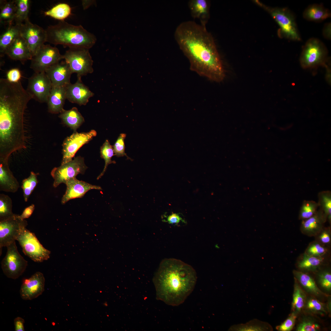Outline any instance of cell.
I'll return each mask as SVG.
<instances>
[{
  "label": "cell",
  "instance_id": "cell-1",
  "mask_svg": "<svg viewBox=\"0 0 331 331\" xmlns=\"http://www.w3.org/2000/svg\"><path fill=\"white\" fill-rule=\"evenodd\" d=\"M175 37L189 61L191 70L213 81L223 80L225 74L221 61L206 27L193 21H184L177 27Z\"/></svg>",
  "mask_w": 331,
  "mask_h": 331
},
{
  "label": "cell",
  "instance_id": "cell-2",
  "mask_svg": "<svg viewBox=\"0 0 331 331\" xmlns=\"http://www.w3.org/2000/svg\"><path fill=\"white\" fill-rule=\"evenodd\" d=\"M197 279L191 266L179 259L165 258L153 278L156 299L169 305H179L193 291Z\"/></svg>",
  "mask_w": 331,
  "mask_h": 331
},
{
  "label": "cell",
  "instance_id": "cell-3",
  "mask_svg": "<svg viewBox=\"0 0 331 331\" xmlns=\"http://www.w3.org/2000/svg\"><path fill=\"white\" fill-rule=\"evenodd\" d=\"M45 31L46 42L55 45H62L69 48H82L89 49L97 40L93 34L82 25H74L64 21L48 26Z\"/></svg>",
  "mask_w": 331,
  "mask_h": 331
},
{
  "label": "cell",
  "instance_id": "cell-4",
  "mask_svg": "<svg viewBox=\"0 0 331 331\" xmlns=\"http://www.w3.org/2000/svg\"><path fill=\"white\" fill-rule=\"evenodd\" d=\"M262 6L268 12L278 25V34L280 37L294 41L301 40L295 17L289 9L271 8L263 5Z\"/></svg>",
  "mask_w": 331,
  "mask_h": 331
},
{
  "label": "cell",
  "instance_id": "cell-5",
  "mask_svg": "<svg viewBox=\"0 0 331 331\" xmlns=\"http://www.w3.org/2000/svg\"><path fill=\"white\" fill-rule=\"evenodd\" d=\"M328 55L327 48L321 40L315 38H310L302 48L299 60L300 65L305 69L326 66Z\"/></svg>",
  "mask_w": 331,
  "mask_h": 331
},
{
  "label": "cell",
  "instance_id": "cell-6",
  "mask_svg": "<svg viewBox=\"0 0 331 331\" xmlns=\"http://www.w3.org/2000/svg\"><path fill=\"white\" fill-rule=\"evenodd\" d=\"M63 55L64 60L72 73L81 77L93 73V61L89 49L82 48H70Z\"/></svg>",
  "mask_w": 331,
  "mask_h": 331
},
{
  "label": "cell",
  "instance_id": "cell-7",
  "mask_svg": "<svg viewBox=\"0 0 331 331\" xmlns=\"http://www.w3.org/2000/svg\"><path fill=\"white\" fill-rule=\"evenodd\" d=\"M16 240L24 254L33 261L41 262L49 258L51 251L44 248L35 234L26 228L21 232Z\"/></svg>",
  "mask_w": 331,
  "mask_h": 331
},
{
  "label": "cell",
  "instance_id": "cell-8",
  "mask_svg": "<svg viewBox=\"0 0 331 331\" xmlns=\"http://www.w3.org/2000/svg\"><path fill=\"white\" fill-rule=\"evenodd\" d=\"M6 247L7 251L1 261V268L4 274L8 278L16 279L24 272L28 262L18 252L15 241Z\"/></svg>",
  "mask_w": 331,
  "mask_h": 331
},
{
  "label": "cell",
  "instance_id": "cell-9",
  "mask_svg": "<svg viewBox=\"0 0 331 331\" xmlns=\"http://www.w3.org/2000/svg\"><path fill=\"white\" fill-rule=\"evenodd\" d=\"M87 168L83 158L81 156L74 157V159L58 167H54L51 174L54 180L53 186L55 188L63 183L65 184L69 180L75 178L79 174H84Z\"/></svg>",
  "mask_w": 331,
  "mask_h": 331
},
{
  "label": "cell",
  "instance_id": "cell-10",
  "mask_svg": "<svg viewBox=\"0 0 331 331\" xmlns=\"http://www.w3.org/2000/svg\"><path fill=\"white\" fill-rule=\"evenodd\" d=\"M63 59L58 49L49 44H44L32 56L30 67L35 73L45 72L50 67Z\"/></svg>",
  "mask_w": 331,
  "mask_h": 331
},
{
  "label": "cell",
  "instance_id": "cell-11",
  "mask_svg": "<svg viewBox=\"0 0 331 331\" xmlns=\"http://www.w3.org/2000/svg\"><path fill=\"white\" fill-rule=\"evenodd\" d=\"M28 225L27 221L22 219L20 215L14 214L10 218L0 221V255L3 247L16 240L17 238Z\"/></svg>",
  "mask_w": 331,
  "mask_h": 331
},
{
  "label": "cell",
  "instance_id": "cell-12",
  "mask_svg": "<svg viewBox=\"0 0 331 331\" xmlns=\"http://www.w3.org/2000/svg\"><path fill=\"white\" fill-rule=\"evenodd\" d=\"M97 133L94 130L87 132H75L67 137L62 144L63 158L61 164L72 159L77 151L84 145L88 143L96 136Z\"/></svg>",
  "mask_w": 331,
  "mask_h": 331
},
{
  "label": "cell",
  "instance_id": "cell-13",
  "mask_svg": "<svg viewBox=\"0 0 331 331\" xmlns=\"http://www.w3.org/2000/svg\"><path fill=\"white\" fill-rule=\"evenodd\" d=\"M52 88L45 72L35 73L28 80L26 89L33 98L40 103H47Z\"/></svg>",
  "mask_w": 331,
  "mask_h": 331
},
{
  "label": "cell",
  "instance_id": "cell-14",
  "mask_svg": "<svg viewBox=\"0 0 331 331\" xmlns=\"http://www.w3.org/2000/svg\"><path fill=\"white\" fill-rule=\"evenodd\" d=\"M20 34L24 39L32 56L46 42L45 30L29 20L20 24Z\"/></svg>",
  "mask_w": 331,
  "mask_h": 331
},
{
  "label": "cell",
  "instance_id": "cell-15",
  "mask_svg": "<svg viewBox=\"0 0 331 331\" xmlns=\"http://www.w3.org/2000/svg\"><path fill=\"white\" fill-rule=\"evenodd\" d=\"M45 279L43 274L37 272L28 278L24 279L20 291L21 298L32 300L41 295L45 289Z\"/></svg>",
  "mask_w": 331,
  "mask_h": 331
},
{
  "label": "cell",
  "instance_id": "cell-16",
  "mask_svg": "<svg viewBox=\"0 0 331 331\" xmlns=\"http://www.w3.org/2000/svg\"><path fill=\"white\" fill-rule=\"evenodd\" d=\"M94 93L85 85L81 77H77L76 82L70 83L66 86V98L69 101L79 105H86Z\"/></svg>",
  "mask_w": 331,
  "mask_h": 331
},
{
  "label": "cell",
  "instance_id": "cell-17",
  "mask_svg": "<svg viewBox=\"0 0 331 331\" xmlns=\"http://www.w3.org/2000/svg\"><path fill=\"white\" fill-rule=\"evenodd\" d=\"M45 72L50 79L52 86H67L70 83L72 73L65 60L51 66Z\"/></svg>",
  "mask_w": 331,
  "mask_h": 331
},
{
  "label": "cell",
  "instance_id": "cell-18",
  "mask_svg": "<svg viewBox=\"0 0 331 331\" xmlns=\"http://www.w3.org/2000/svg\"><path fill=\"white\" fill-rule=\"evenodd\" d=\"M65 184L67 189L62 199V204H65L70 200L82 197L87 192L91 189H102L100 186L93 185L86 182L79 181L76 177L69 180Z\"/></svg>",
  "mask_w": 331,
  "mask_h": 331
},
{
  "label": "cell",
  "instance_id": "cell-19",
  "mask_svg": "<svg viewBox=\"0 0 331 331\" xmlns=\"http://www.w3.org/2000/svg\"><path fill=\"white\" fill-rule=\"evenodd\" d=\"M8 160L0 158V190L14 193L17 191L20 185L9 169Z\"/></svg>",
  "mask_w": 331,
  "mask_h": 331
},
{
  "label": "cell",
  "instance_id": "cell-20",
  "mask_svg": "<svg viewBox=\"0 0 331 331\" xmlns=\"http://www.w3.org/2000/svg\"><path fill=\"white\" fill-rule=\"evenodd\" d=\"M6 54L11 59L19 61L22 63L31 60L32 57L27 44L21 35L8 47Z\"/></svg>",
  "mask_w": 331,
  "mask_h": 331
},
{
  "label": "cell",
  "instance_id": "cell-21",
  "mask_svg": "<svg viewBox=\"0 0 331 331\" xmlns=\"http://www.w3.org/2000/svg\"><path fill=\"white\" fill-rule=\"evenodd\" d=\"M67 86H52L47 102L49 112L60 113L64 109L63 106L67 99Z\"/></svg>",
  "mask_w": 331,
  "mask_h": 331
},
{
  "label": "cell",
  "instance_id": "cell-22",
  "mask_svg": "<svg viewBox=\"0 0 331 331\" xmlns=\"http://www.w3.org/2000/svg\"><path fill=\"white\" fill-rule=\"evenodd\" d=\"M188 7L192 16L199 20L200 25L206 27L209 17V4L207 0H191Z\"/></svg>",
  "mask_w": 331,
  "mask_h": 331
},
{
  "label": "cell",
  "instance_id": "cell-23",
  "mask_svg": "<svg viewBox=\"0 0 331 331\" xmlns=\"http://www.w3.org/2000/svg\"><path fill=\"white\" fill-rule=\"evenodd\" d=\"M330 11L322 4H313L309 6L304 10L303 17L306 20L320 22L331 17Z\"/></svg>",
  "mask_w": 331,
  "mask_h": 331
},
{
  "label": "cell",
  "instance_id": "cell-24",
  "mask_svg": "<svg viewBox=\"0 0 331 331\" xmlns=\"http://www.w3.org/2000/svg\"><path fill=\"white\" fill-rule=\"evenodd\" d=\"M59 116L64 124L73 130L74 132L85 122L83 117L75 107L68 110L64 109Z\"/></svg>",
  "mask_w": 331,
  "mask_h": 331
},
{
  "label": "cell",
  "instance_id": "cell-25",
  "mask_svg": "<svg viewBox=\"0 0 331 331\" xmlns=\"http://www.w3.org/2000/svg\"><path fill=\"white\" fill-rule=\"evenodd\" d=\"M21 35L20 24H13L8 28L0 37V56H3L14 40Z\"/></svg>",
  "mask_w": 331,
  "mask_h": 331
},
{
  "label": "cell",
  "instance_id": "cell-26",
  "mask_svg": "<svg viewBox=\"0 0 331 331\" xmlns=\"http://www.w3.org/2000/svg\"><path fill=\"white\" fill-rule=\"evenodd\" d=\"M293 273L295 279L308 292L316 296L325 295L319 289L314 279L309 275L296 270Z\"/></svg>",
  "mask_w": 331,
  "mask_h": 331
},
{
  "label": "cell",
  "instance_id": "cell-27",
  "mask_svg": "<svg viewBox=\"0 0 331 331\" xmlns=\"http://www.w3.org/2000/svg\"><path fill=\"white\" fill-rule=\"evenodd\" d=\"M16 7L14 0L0 2V23L8 26L13 24Z\"/></svg>",
  "mask_w": 331,
  "mask_h": 331
},
{
  "label": "cell",
  "instance_id": "cell-28",
  "mask_svg": "<svg viewBox=\"0 0 331 331\" xmlns=\"http://www.w3.org/2000/svg\"><path fill=\"white\" fill-rule=\"evenodd\" d=\"M16 10L14 22L21 24L29 20L30 1L29 0H15Z\"/></svg>",
  "mask_w": 331,
  "mask_h": 331
},
{
  "label": "cell",
  "instance_id": "cell-29",
  "mask_svg": "<svg viewBox=\"0 0 331 331\" xmlns=\"http://www.w3.org/2000/svg\"><path fill=\"white\" fill-rule=\"evenodd\" d=\"M71 11V8L68 4L60 3L45 12L44 14L46 16L63 21L70 15Z\"/></svg>",
  "mask_w": 331,
  "mask_h": 331
},
{
  "label": "cell",
  "instance_id": "cell-30",
  "mask_svg": "<svg viewBox=\"0 0 331 331\" xmlns=\"http://www.w3.org/2000/svg\"><path fill=\"white\" fill-rule=\"evenodd\" d=\"M306 299L305 294L295 279L292 303L293 312H300L306 303Z\"/></svg>",
  "mask_w": 331,
  "mask_h": 331
},
{
  "label": "cell",
  "instance_id": "cell-31",
  "mask_svg": "<svg viewBox=\"0 0 331 331\" xmlns=\"http://www.w3.org/2000/svg\"><path fill=\"white\" fill-rule=\"evenodd\" d=\"M268 325L256 319L253 320L245 324L233 325L229 330L255 331H265L270 329Z\"/></svg>",
  "mask_w": 331,
  "mask_h": 331
},
{
  "label": "cell",
  "instance_id": "cell-32",
  "mask_svg": "<svg viewBox=\"0 0 331 331\" xmlns=\"http://www.w3.org/2000/svg\"><path fill=\"white\" fill-rule=\"evenodd\" d=\"M322 223L319 216L313 215L303 222L302 226V231L308 235L315 234L320 231Z\"/></svg>",
  "mask_w": 331,
  "mask_h": 331
},
{
  "label": "cell",
  "instance_id": "cell-33",
  "mask_svg": "<svg viewBox=\"0 0 331 331\" xmlns=\"http://www.w3.org/2000/svg\"><path fill=\"white\" fill-rule=\"evenodd\" d=\"M322 261L323 259L321 257L312 256L306 253L299 262L298 267L303 270H315L321 265Z\"/></svg>",
  "mask_w": 331,
  "mask_h": 331
},
{
  "label": "cell",
  "instance_id": "cell-34",
  "mask_svg": "<svg viewBox=\"0 0 331 331\" xmlns=\"http://www.w3.org/2000/svg\"><path fill=\"white\" fill-rule=\"evenodd\" d=\"M100 154L101 157L105 160V165L103 170L97 177V179H99L103 175L109 164L116 163L115 161L112 160V158L114 154L112 146L108 140H106L101 147Z\"/></svg>",
  "mask_w": 331,
  "mask_h": 331
},
{
  "label": "cell",
  "instance_id": "cell-35",
  "mask_svg": "<svg viewBox=\"0 0 331 331\" xmlns=\"http://www.w3.org/2000/svg\"><path fill=\"white\" fill-rule=\"evenodd\" d=\"M38 182L37 174L32 171L30 172V175L28 178L23 180L21 188L25 202L28 201L29 197L36 187Z\"/></svg>",
  "mask_w": 331,
  "mask_h": 331
},
{
  "label": "cell",
  "instance_id": "cell-36",
  "mask_svg": "<svg viewBox=\"0 0 331 331\" xmlns=\"http://www.w3.org/2000/svg\"><path fill=\"white\" fill-rule=\"evenodd\" d=\"M11 199L8 196L0 194V221L6 219L14 214L12 211Z\"/></svg>",
  "mask_w": 331,
  "mask_h": 331
},
{
  "label": "cell",
  "instance_id": "cell-37",
  "mask_svg": "<svg viewBox=\"0 0 331 331\" xmlns=\"http://www.w3.org/2000/svg\"><path fill=\"white\" fill-rule=\"evenodd\" d=\"M126 137L125 133H121L118 137L114 145L112 146L114 155L117 157L125 156L127 159L132 160L125 152L124 140Z\"/></svg>",
  "mask_w": 331,
  "mask_h": 331
},
{
  "label": "cell",
  "instance_id": "cell-38",
  "mask_svg": "<svg viewBox=\"0 0 331 331\" xmlns=\"http://www.w3.org/2000/svg\"><path fill=\"white\" fill-rule=\"evenodd\" d=\"M306 308L315 313H325L326 305L318 300L314 299H309L306 303Z\"/></svg>",
  "mask_w": 331,
  "mask_h": 331
},
{
  "label": "cell",
  "instance_id": "cell-39",
  "mask_svg": "<svg viewBox=\"0 0 331 331\" xmlns=\"http://www.w3.org/2000/svg\"><path fill=\"white\" fill-rule=\"evenodd\" d=\"M297 313L293 312L290 316L280 325L277 326L279 331H290L293 328L297 318Z\"/></svg>",
  "mask_w": 331,
  "mask_h": 331
},
{
  "label": "cell",
  "instance_id": "cell-40",
  "mask_svg": "<svg viewBox=\"0 0 331 331\" xmlns=\"http://www.w3.org/2000/svg\"><path fill=\"white\" fill-rule=\"evenodd\" d=\"M316 205L313 202H308L303 204L300 212V217L307 219L313 216L316 209Z\"/></svg>",
  "mask_w": 331,
  "mask_h": 331
},
{
  "label": "cell",
  "instance_id": "cell-41",
  "mask_svg": "<svg viewBox=\"0 0 331 331\" xmlns=\"http://www.w3.org/2000/svg\"><path fill=\"white\" fill-rule=\"evenodd\" d=\"M319 325L310 320H304L300 323L296 329L297 331H317L320 329Z\"/></svg>",
  "mask_w": 331,
  "mask_h": 331
},
{
  "label": "cell",
  "instance_id": "cell-42",
  "mask_svg": "<svg viewBox=\"0 0 331 331\" xmlns=\"http://www.w3.org/2000/svg\"><path fill=\"white\" fill-rule=\"evenodd\" d=\"M318 280L321 286L325 290L330 291L331 289V274L328 271L320 273L318 275Z\"/></svg>",
  "mask_w": 331,
  "mask_h": 331
},
{
  "label": "cell",
  "instance_id": "cell-43",
  "mask_svg": "<svg viewBox=\"0 0 331 331\" xmlns=\"http://www.w3.org/2000/svg\"><path fill=\"white\" fill-rule=\"evenodd\" d=\"M325 252L326 249L324 247L318 243H314L308 247L306 253L312 256L321 257Z\"/></svg>",
  "mask_w": 331,
  "mask_h": 331
},
{
  "label": "cell",
  "instance_id": "cell-44",
  "mask_svg": "<svg viewBox=\"0 0 331 331\" xmlns=\"http://www.w3.org/2000/svg\"><path fill=\"white\" fill-rule=\"evenodd\" d=\"M163 217L165 218L163 219L162 221L170 224L177 225L181 222L186 223L185 220L181 217L179 213H173L169 215H164Z\"/></svg>",
  "mask_w": 331,
  "mask_h": 331
},
{
  "label": "cell",
  "instance_id": "cell-45",
  "mask_svg": "<svg viewBox=\"0 0 331 331\" xmlns=\"http://www.w3.org/2000/svg\"><path fill=\"white\" fill-rule=\"evenodd\" d=\"M21 73L19 70L14 68L9 70L6 73V79L10 82H17L21 78Z\"/></svg>",
  "mask_w": 331,
  "mask_h": 331
},
{
  "label": "cell",
  "instance_id": "cell-46",
  "mask_svg": "<svg viewBox=\"0 0 331 331\" xmlns=\"http://www.w3.org/2000/svg\"><path fill=\"white\" fill-rule=\"evenodd\" d=\"M322 204L326 214L329 219H331V199L327 194H324L322 197Z\"/></svg>",
  "mask_w": 331,
  "mask_h": 331
},
{
  "label": "cell",
  "instance_id": "cell-47",
  "mask_svg": "<svg viewBox=\"0 0 331 331\" xmlns=\"http://www.w3.org/2000/svg\"><path fill=\"white\" fill-rule=\"evenodd\" d=\"M24 320L21 317H17L14 320L15 330V331H25L24 324Z\"/></svg>",
  "mask_w": 331,
  "mask_h": 331
},
{
  "label": "cell",
  "instance_id": "cell-48",
  "mask_svg": "<svg viewBox=\"0 0 331 331\" xmlns=\"http://www.w3.org/2000/svg\"><path fill=\"white\" fill-rule=\"evenodd\" d=\"M35 208V205L33 204L25 208L22 214L20 215V218L22 219L29 218L32 214Z\"/></svg>",
  "mask_w": 331,
  "mask_h": 331
},
{
  "label": "cell",
  "instance_id": "cell-49",
  "mask_svg": "<svg viewBox=\"0 0 331 331\" xmlns=\"http://www.w3.org/2000/svg\"><path fill=\"white\" fill-rule=\"evenodd\" d=\"M331 23L329 22L325 24L323 28L322 35L324 37L327 39H331Z\"/></svg>",
  "mask_w": 331,
  "mask_h": 331
},
{
  "label": "cell",
  "instance_id": "cell-50",
  "mask_svg": "<svg viewBox=\"0 0 331 331\" xmlns=\"http://www.w3.org/2000/svg\"><path fill=\"white\" fill-rule=\"evenodd\" d=\"M320 239L321 241L323 243H329L331 241L330 234L327 231L323 232L320 236Z\"/></svg>",
  "mask_w": 331,
  "mask_h": 331
},
{
  "label": "cell",
  "instance_id": "cell-51",
  "mask_svg": "<svg viewBox=\"0 0 331 331\" xmlns=\"http://www.w3.org/2000/svg\"><path fill=\"white\" fill-rule=\"evenodd\" d=\"M93 1L83 0L82 1L83 8L85 10L89 7L93 3Z\"/></svg>",
  "mask_w": 331,
  "mask_h": 331
}]
</instances>
